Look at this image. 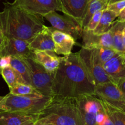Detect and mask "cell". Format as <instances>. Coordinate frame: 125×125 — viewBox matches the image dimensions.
I'll return each mask as SVG.
<instances>
[{
    "label": "cell",
    "mask_w": 125,
    "mask_h": 125,
    "mask_svg": "<svg viewBox=\"0 0 125 125\" xmlns=\"http://www.w3.org/2000/svg\"><path fill=\"white\" fill-rule=\"evenodd\" d=\"M95 88L78 52L61 57L59 66L54 73L51 96L78 98L94 94Z\"/></svg>",
    "instance_id": "1"
},
{
    "label": "cell",
    "mask_w": 125,
    "mask_h": 125,
    "mask_svg": "<svg viewBox=\"0 0 125 125\" xmlns=\"http://www.w3.org/2000/svg\"><path fill=\"white\" fill-rule=\"evenodd\" d=\"M0 12V30L6 38H17L30 42L45 24L40 15L32 14L12 2H4Z\"/></svg>",
    "instance_id": "2"
},
{
    "label": "cell",
    "mask_w": 125,
    "mask_h": 125,
    "mask_svg": "<svg viewBox=\"0 0 125 125\" xmlns=\"http://www.w3.org/2000/svg\"><path fill=\"white\" fill-rule=\"evenodd\" d=\"M38 120L48 125H83L76 98L51 96Z\"/></svg>",
    "instance_id": "3"
},
{
    "label": "cell",
    "mask_w": 125,
    "mask_h": 125,
    "mask_svg": "<svg viewBox=\"0 0 125 125\" xmlns=\"http://www.w3.org/2000/svg\"><path fill=\"white\" fill-rule=\"evenodd\" d=\"M51 97L44 96H21L8 94L0 102V110L39 114L46 107Z\"/></svg>",
    "instance_id": "4"
},
{
    "label": "cell",
    "mask_w": 125,
    "mask_h": 125,
    "mask_svg": "<svg viewBox=\"0 0 125 125\" xmlns=\"http://www.w3.org/2000/svg\"><path fill=\"white\" fill-rule=\"evenodd\" d=\"M78 53L90 81L95 86L112 82L99 59L96 48H86L82 46Z\"/></svg>",
    "instance_id": "5"
},
{
    "label": "cell",
    "mask_w": 125,
    "mask_h": 125,
    "mask_svg": "<svg viewBox=\"0 0 125 125\" xmlns=\"http://www.w3.org/2000/svg\"><path fill=\"white\" fill-rule=\"evenodd\" d=\"M23 59L29 67L32 86L44 96L51 97L54 73L48 72L34 57L23 58Z\"/></svg>",
    "instance_id": "6"
},
{
    "label": "cell",
    "mask_w": 125,
    "mask_h": 125,
    "mask_svg": "<svg viewBox=\"0 0 125 125\" xmlns=\"http://www.w3.org/2000/svg\"><path fill=\"white\" fill-rule=\"evenodd\" d=\"M50 22L53 29L73 37L75 40L81 38L83 26L81 23L74 18L63 14H59L56 11L48 13L42 16Z\"/></svg>",
    "instance_id": "7"
},
{
    "label": "cell",
    "mask_w": 125,
    "mask_h": 125,
    "mask_svg": "<svg viewBox=\"0 0 125 125\" xmlns=\"http://www.w3.org/2000/svg\"><path fill=\"white\" fill-rule=\"evenodd\" d=\"M76 98L83 125H96V115L104 111L100 98L95 94H88Z\"/></svg>",
    "instance_id": "8"
},
{
    "label": "cell",
    "mask_w": 125,
    "mask_h": 125,
    "mask_svg": "<svg viewBox=\"0 0 125 125\" xmlns=\"http://www.w3.org/2000/svg\"><path fill=\"white\" fill-rule=\"evenodd\" d=\"M12 3L26 12L42 17L52 11L62 12L59 0H15Z\"/></svg>",
    "instance_id": "9"
},
{
    "label": "cell",
    "mask_w": 125,
    "mask_h": 125,
    "mask_svg": "<svg viewBox=\"0 0 125 125\" xmlns=\"http://www.w3.org/2000/svg\"><path fill=\"white\" fill-rule=\"evenodd\" d=\"M29 41L23 39L4 37V46L0 52V55L21 58L33 57L34 51L29 48Z\"/></svg>",
    "instance_id": "10"
},
{
    "label": "cell",
    "mask_w": 125,
    "mask_h": 125,
    "mask_svg": "<svg viewBox=\"0 0 125 125\" xmlns=\"http://www.w3.org/2000/svg\"><path fill=\"white\" fill-rule=\"evenodd\" d=\"M94 94L116 107L122 109L124 108L125 101L123 95L117 84L113 82H107L96 85Z\"/></svg>",
    "instance_id": "11"
},
{
    "label": "cell",
    "mask_w": 125,
    "mask_h": 125,
    "mask_svg": "<svg viewBox=\"0 0 125 125\" xmlns=\"http://www.w3.org/2000/svg\"><path fill=\"white\" fill-rule=\"evenodd\" d=\"M84 45L83 47L86 48H113V40L111 31L106 33L96 35L93 31L83 29L81 33Z\"/></svg>",
    "instance_id": "12"
},
{
    "label": "cell",
    "mask_w": 125,
    "mask_h": 125,
    "mask_svg": "<svg viewBox=\"0 0 125 125\" xmlns=\"http://www.w3.org/2000/svg\"><path fill=\"white\" fill-rule=\"evenodd\" d=\"M62 12L82 23L91 0H59Z\"/></svg>",
    "instance_id": "13"
},
{
    "label": "cell",
    "mask_w": 125,
    "mask_h": 125,
    "mask_svg": "<svg viewBox=\"0 0 125 125\" xmlns=\"http://www.w3.org/2000/svg\"><path fill=\"white\" fill-rule=\"evenodd\" d=\"M52 33V27L44 25L42 29L29 42V48L34 51L37 50L54 51V43Z\"/></svg>",
    "instance_id": "14"
},
{
    "label": "cell",
    "mask_w": 125,
    "mask_h": 125,
    "mask_svg": "<svg viewBox=\"0 0 125 125\" xmlns=\"http://www.w3.org/2000/svg\"><path fill=\"white\" fill-rule=\"evenodd\" d=\"M103 68L114 83L125 78V54L118 53L103 64Z\"/></svg>",
    "instance_id": "15"
},
{
    "label": "cell",
    "mask_w": 125,
    "mask_h": 125,
    "mask_svg": "<svg viewBox=\"0 0 125 125\" xmlns=\"http://www.w3.org/2000/svg\"><path fill=\"white\" fill-rule=\"evenodd\" d=\"M52 39L54 43V51L56 54L68 56L72 53L76 45V40L68 34L52 28Z\"/></svg>",
    "instance_id": "16"
},
{
    "label": "cell",
    "mask_w": 125,
    "mask_h": 125,
    "mask_svg": "<svg viewBox=\"0 0 125 125\" xmlns=\"http://www.w3.org/2000/svg\"><path fill=\"white\" fill-rule=\"evenodd\" d=\"M33 57L51 73L56 72L61 63V57L57 56L54 51L37 50L34 51Z\"/></svg>",
    "instance_id": "17"
},
{
    "label": "cell",
    "mask_w": 125,
    "mask_h": 125,
    "mask_svg": "<svg viewBox=\"0 0 125 125\" xmlns=\"http://www.w3.org/2000/svg\"><path fill=\"white\" fill-rule=\"evenodd\" d=\"M39 114L0 110V125H20L29 120H37Z\"/></svg>",
    "instance_id": "18"
},
{
    "label": "cell",
    "mask_w": 125,
    "mask_h": 125,
    "mask_svg": "<svg viewBox=\"0 0 125 125\" xmlns=\"http://www.w3.org/2000/svg\"><path fill=\"white\" fill-rule=\"evenodd\" d=\"M125 26V22L116 20L113 22L110 28L113 40V49L123 54H125V48L123 42V31Z\"/></svg>",
    "instance_id": "19"
},
{
    "label": "cell",
    "mask_w": 125,
    "mask_h": 125,
    "mask_svg": "<svg viewBox=\"0 0 125 125\" xmlns=\"http://www.w3.org/2000/svg\"><path fill=\"white\" fill-rule=\"evenodd\" d=\"M102 106L106 113L114 125H125V111L108 101L100 98Z\"/></svg>",
    "instance_id": "20"
},
{
    "label": "cell",
    "mask_w": 125,
    "mask_h": 125,
    "mask_svg": "<svg viewBox=\"0 0 125 125\" xmlns=\"http://www.w3.org/2000/svg\"><path fill=\"white\" fill-rule=\"evenodd\" d=\"M117 17L118 15L113 11L107 9L104 10L100 22L93 32L96 35H101L106 33L109 30L112 23Z\"/></svg>",
    "instance_id": "21"
},
{
    "label": "cell",
    "mask_w": 125,
    "mask_h": 125,
    "mask_svg": "<svg viewBox=\"0 0 125 125\" xmlns=\"http://www.w3.org/2000/svg\"><path fill=\"white\" fill-rule=\"evenodd\" d=\"M110 0H91L89 2L85 16L82 21L83 29L85 28L91 17L96 12L106 9Z\"/></svg>",
    "instance_id": "22"
},
{
    "label": "cell",
    "mask_w": 125,
    "mask_h": 125,
    "mask_svg": "<svg viewBox=\"0 0 125 125\" xmlns=\"http://www.w3.org/2000/svg\"><path fill=\"white\" fill-rule=\"evenodd\" d=\"M1 74L9 89L16 86L18 84H28L24 80L22 76L11 66H8L1 70Z\"/></svg>",
    "instance_id": "23"
},
{
    "label": "cell",
    "mask_w": 125,
    "mask_h": 125,
    "mask_svg": "<svg viewBox=\"0 0 125 125\" xmlns=\"http://www.w3.org/2000/svg\"><path fill=\"white\" fill-rule=\"evenodd\" d=\"M10 66L16 70L22 76L27 84L31 85V80L29 67L27 65L26 63L23 59V58L12 56Z\"/></svg>",
    "instance_id": "24"
},
{
    "label": "cell",
    "mask_w": 125,
    "mask_h": 125,
    "mask_svg": "<svg viewBox=\"0 0 125 125\" xmlns=\"http://www.w3.org/2000/svg\"><path fill=\"white\" fill-rule=\"evenodd\" d=\"M10 94L15 95L21 96H43L40 94L31 85L26 84H18L16 86L9 89Z\"/></svg>",
    "instance_id": "25"
},
{
    "label": "cell",
    "mask_w": 125,
    "mask_h": 125,
    "mask_svg": "<svg viewBox=\"0 0 125 125\" xmlns=\"http://www.w3.org/2000/svg\"><path fill=\"white\" fill-rule=\"evenodd\" d=\"M96 50L99 59L103 65L119 53L111 48H99Z\"/></svg>",
    "instance_id": "26"
},
{
    "label": "cell",
    "mask_w": 125,
    "mask_h": 125,
    "mask_svg": "<svg viewBox=\"0 0 125 125\" xmlns=\"http://www.w3.org/2000/svg\"><path fill=\"white\" fill-rule=\"evenodd\" d=\"M103 12V10H101L95 13L91 17L90 20L89 21V23H88L87 25V26L84 29H87L88 31H94L95 28H96V26H98V24L99 22H100V18H101V15H102Z\"/></svg>",
    "instance_id": "27"
},
{
    "label": "cell",
    "mask_w": 125,
    "mask_h": 125,
    "mask_svg": "<svg viewBox=\"0 0 125 125\" xmlns=\"http://www.w3.org/2000/svg\"><path fill=\"white\" fill-rule=\"evenodd\" d=\"M125 8V0L117 1L113 3L109 4L107 9L113 11L118 15Z\"/></svg>",
    "instance_id": "28"
},
{
    "label": "cell",
    "mask_w": 125,
    "mask_h": 125,
    "mask_svg": "<svg viewBox=\"0 0 125 125\" xmlns=\"http://www.w3.org/2000/svg\"><path fill=\"white\" fill-rule=\"evenodd\" d=\"M12 56H0V68L1 70L10 66Z\"/></svg>",
    "instance_id": "29"
},
{
    "label": "cell",
    "mask_w": 125,
    "mask_h": 125,
    "mask_svg": "<svg viewBox=\"0 0 125 125\" xmlns=\"http://www.w3.org/2000/svg\"><path fill=\"white\" fill-rule=\"evenodd\" d=\"M117 85L118 86V89L120 90L122 95H123V99L125 101V78L120 79L116 83Z\"/></svg>",
    "instance_id": "30"
},
{
    "label": "cell",
    "mask_w": 125,
    "mask_h": 125,
    "mask_svg": "<svg viewBox=\"0 0 125 125\" xmlns=\"http://www.w3.org/2000/svg\"><path fill=\"white\" fill-rule=\"evenodd\" d=\"M100 125H114L112 121L111 120V118L109 117V116L107 115V114L103 122Z\"/></svg>",
    "instance_id": "31"
},
{
    "label": "cell",
    "mask_w": 125,
    "mask_h": 125,
    "mask_svg": "<svg viewBox=\"0 0 125 125\" xmlns=\"http://www.w3.org/2000/svg\"><path fill=\"white\" fill-rule=\"evenodd\" d=\"M117 20L125 23V8L118 14L117 18Z\"/></svg>",
    "instance_id": "32"
},
{
    "label": "cell",
    "mask_w": 125,
    "mask_h": 125,
    "mask_svg": "<svg viewBox=\"0 0 125 125\" xmlns=\"http://www.w3.org/2000/svg\"><path fill=\"white\" fill-rule=\"evenodd\" d=\"M4 46V37L2 32L0 30V52L3 49Z\"/></svg>",
    "instance_id": "33"
},
{
    "label": "cell",
    "mask_w": 125,
    "mask_h": 125,
    "mask_svg": "<svg viewBox=\"0 0 125 125\" xmlns=\"http://www.w3.org/2000/svg\"><path fill=\"white\" fill-rule=\"evenodd\" d=\"M36 120H29L26 121V122H24L23 123H22L20 125H34L35 124V122Z\"/></svg>",
    "instance_id": "34"
},
{
    "label": "cell",
    "mask_w": 125,
    "mask_h": 125,
    "mask_svg": "<svg viewBox=\"0 0 125 125\" xmlns=\"http://www.w3.org/2000/svg\"><path fill=\"white\" fill-rule=\"evenodd\" d=\"M34 125H48L46 124V123H43V122H42L41 121L37 119L36 121H35Z\"/></svg>",
    "instance_id": "35"
},
{
    "label": "cell",
    "mask_w": 125,
    "mask_h": 125,
    "mask_svg": "<svg viewBox=\"0 0 125 125\" xmlns=\"http://www.w3.org/2000/svg\"><path fill=\"white\" fill-rule=\"evenodd\" d=\"M123 45H124V47L125 48V26L123 28Z\"/></svg>",
    "instance_id": "36"
},
{
    "label": "cell",
    "mask_w": 125,
    "mask_h": 125,
    "mask_svg": "<svg viewBox=\"0 0 125 125\" xmlns=\"http://www.w3.org/2000/svg\"><path fill=\"white\" fill-rule=\"evenodd\" d=\"M121 1V0H110V1H109V4L113 3V2H117V1Z\"/></svg>",
    "instance_id": "37"
},
{
    "label": "cell",
    "mask_w": 125,
    "mask_h": 125,
    "mask_svg": "<svg viewBox=\"0 0 125 125\" xmlns=\"http://www.w3.org/2000/svg\"><path fill=\"white\" fill-rule=\"evenodd\" d=\"M2 98H3V96H0V102H1V100H2Z\"/></svg>",
    "instance_id": "38"
},
{
    "label": "cell",
    "mask_w": 125,
    "mask_h": 125,
    "mask_svg": "<svg viewBox=\"0 0 125 125\" xmlns=\"http://www.w3.org/2000/svg\"><path fill=\"white\" fill-rule=\"evenodd\" d=\"M0 56H1V55H0ZM1 74V68H0V74Z\"/></svg>",
    "instance_id": "39"
},
{
    "label": "cell",
    "mask_w": 125,
    "mask_h": 125,
    "mask_svg": "<svg viewBox=\"0 0 125 125\" xmlns=\"http://www.w3.org/2000/svg\"><path fill=\"white\" fill-rule=\"evenodd\" d=\"M123 111H125V106L124 108H123Z\"/></svg>",
    "instance_id": "40"
}]
</instances>
